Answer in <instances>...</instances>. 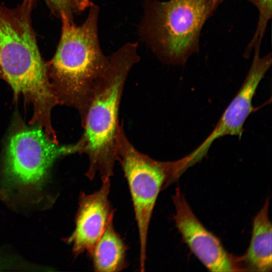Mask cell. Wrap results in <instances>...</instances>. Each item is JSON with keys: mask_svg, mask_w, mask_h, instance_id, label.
I'll return each instance as SVG.
<instances>
[{"mask_svg": "<svg viewBox=\"0 0 272 272\" xmlns=\"http://www.w3.org/2000/svg\"><path fill=\"white\" fill-rule=\"evenodd\" d=\"M215 1L217 5L218 6L220 3H221L222 2H223V1L225 0H215ZM245 1H247L251 3L252 4H253L256 7L258 4L259 0H245Z\"/></svg>", "mask_w": 272, "mask_h": 272, "instance_id": "15", "label": "cell"}, {"mask_svg": "<svg viewBox=\"0 0 272 272\" xmlns=\"http://www.w3.org/2000/svg\"><path fill=\"white\" fill-rule=\"evenodd\" d=\"M260 48L258 46L254 48L253 58L248 74L212 132L197 148L183 158L186 168L200 161L217 139L227 135L241 138L246 120L256 110L252 100L256 89L271 64V53L261 56Z\"/></svg>", "mask_w": 272, "mask_h": 272, "instance_id": "7", "label": "cell"}, {"mask_svg": "<svg viewBox=\"0 0 272 272\" xmlns=\"http://www.w3.org/2000/svg\"><path fill=\"white\" fill-rule=\"evenodd\" d=\"M172 199L176 226L191 251L205 266L211 271L240 270L219 239L197 219L179 188H176Z\"/></svg>", "mask_w": 272, "mask_h": 272, "instance_id": "8", "label": "cell"}, {"mask_svg": "<svg viewBox=\"0 0 272 272\" xmlns=\"http://www.w3.org/2000/svg\"><path fill=\"white\" fill-rule=\"evenodd\" d=\"M123 124L116 136V161L126 179L138 226L140 270L145 271L148 234L153 210L164 184L179 174L178 161L155 160L137 150L128 140Z\"/></svg>", "mask_w": 272, "mask_h": 272, "instance_id": "4", "label": "cell"}, {"mask_svg": "<svg viewBox=\"0 0 272 272\" xmlns=\"http://www.w3.org/2000/svg\"><path fill=\"white\" fill-rule=\"evenodd\" d=\"M55 13L60 14L64 12L72 18L73 10L76 8L74 0H44Z\"/></svg>", "mask_w": 272, "mask_h": 272, "instance_id": "13", "label": "cell"}, {"mask_svg": "<svg viewBox=\"0 0 272 272\" xmlns=\"http://www.w3.org/2000/svg\"><path fill=\"white\" fill-rule=\"evenodd\" d=\"M97 191L90 194L81 192L75 218V228L67 239L75 256L90 253L111 220L114 210L109 200L110 178L101 179Z\"/></svg>", "mask_w": 272, "mask_h": 272, "instance_id": "9", "label": "cell"}, {"mask_svg": "<svg viewBox=\"0 0 272 272\" xmlns=\"http://www.w3.org/2000/svg\"><path fill=\"white\" fill-rule=\"evenodd\" d=\"M268 206L267 199L253 220L251 239L244 256L245 262L250 270H271V224L268 218Z\"/></svg>", "mask_w": 272, "mask_h": 272, "instance_id": "10", "label": "cell"}, {"mask_svg": "<svg viewBox=\"0 0 272 272\" xmlns=\"http://www.w3.org/2000/svg\"><path fill=\"white\" fill-rule=\"evenodd\" d=\"M113 219L89 254L94 270L99 272H118L127 267V247L114 228Z\"/></svg>", "mask_w": 272, "mask_h": 272, "instance_id": "11", "label": "cell"}, {"mask_svg": "<svg viewBox=\"0 0 272 272\" xmlns=\"http://www.w3.org/2000/svg\"><path fill=\"white\" fill-rule=\"evenodd\" d=\"M1 72V68H0V72Z\"/></svg>", "mask_w": 272, "mask_h": 272, "instance_id": "16", "label": "cell"}, {"mask_svg": "<svg viewBox=\"0 0 272 272\" xmlns=\"http://www.w3.org/2000/svg\"><path fill=\"white\" fill-rule=\"evenodd\" d=\"M98 16V7L91 6L86 21L78 26L72 18L61 13L60 39L47 66L52 81L51 85L59 103L75 108L81 119L95 85L109 64V57L103 54L99 46Z\"/></svg>", "mask_w": 272, "mask_h": 272, "instance_id": "2", "label": "cell"}, {"mask_svg": "<svg viewBox=\"0 0 272 272\" xmlns=\"http://www.w3.org/2000/svg\"><path fill=\"white\" fill-rule=\"evenodd\" d=\"M271 0H259L256 6L259 11V18L255 32L245 50L244 55L248 57L257 45H260L266 27L272 15Z\"/></svg>", "mask_w": 272, "mask_h": 272, "instance_id": "12", "label": "cell"}, {"mask_svg": "<svg viewBox=\"0 0 272 272\" xmlns=\"http://www.w3.org/2000/svg\"><path fill=\"white\" fill-rule=\"evenodd\" d=\"M80 152L78 142L59 146L51 141L40 126L21 128L10 136L7 145L5 179L19 187L39 189L57 158Z\"/></svg>", "mask_w": 272, "mask_h": 272, "instance_id": "6", "label": "cell"}, {"mask_svg": "<svg viewBox=\"0 0 272 272\" xmlns=\"http://www.w3.org/2000/svg\"><path fill=\"white\" fill-rule=\"evenodd\" d=\"M76 9L80 11L85 10L89 5V0H74Z\"/></svg>", "mask_w": 272, "mask_h": 272, "instance_id": "14", "label": "cell"}, {"mask_svg": "<svg viewBox=\"0 0 272 272\" xmlns=\"http://www.w3.org/2000/svg\"><path fill=\"white\" fill-rule=\"evenodd\" d=\"M34 2L23 0L15 8L0 5V68L15 95L22 94L40 107L53 93L32 25Z\"/></svg>", "mask_w": 272, "mask_h": 272, "instance_id": "3", "label": "cell"}, {"mask_svg": "<svg viewBox=\"0 0 272 272\" xmlns=\"http://www.w3.org/2000/svg\"><path fill=\"white\" fill-rule=\"evenodd\" d=\"M137 47L126 44L109 57L108 67L95 85L81 119L83 132L78 142L80 154L88 156L86 175L90 180L97 174L101 179L114 174L120 104L128 74L140 59Z\"/></svg>", "mask_w": 272, "mask_h": 272, "instance_id": "1", "label": "cell"}, {"mask_svg": "<svg viewBox=\"0 0 272 272\" xmlns=\"http://www.w3.org/2000/svg\"><path fill=\"white\" fill-rule=\"evenodd\" d=\"M217 6L215 0L155 2L152 28L162 59L171 64L183 65L198 51L201 29Z\"/></svg>", "mask_w": 272, "mask_h": 272, "instance_id": "5", "label": "cell"}]
</instances>
